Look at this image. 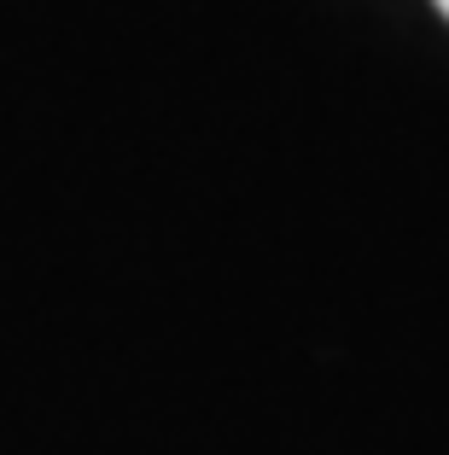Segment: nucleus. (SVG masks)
<instances>
[{"label": "nucleus", "mask_w": 449, "mask_h": 455, "mask_svg": "<svg viewBox=\"0 0 449 455\" xmlns=\"http://www.w3.org/2000/svg\"><path fill=\"white\" fill-rule=\"evenodd\" d=\"M432 6H437V12H444V18H449V0H432Z\"/></svg>", "instance_id": "obj_1"}]
</instances>
